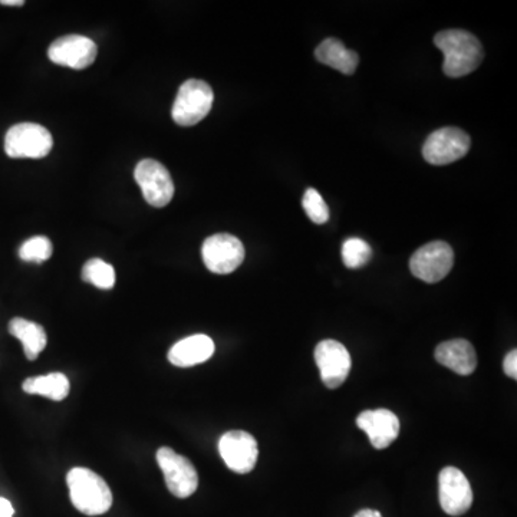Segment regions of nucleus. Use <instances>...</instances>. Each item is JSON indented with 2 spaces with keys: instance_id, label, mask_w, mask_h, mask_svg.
<instances>
[{
  "instance_id": "obj_4",
  "label": "nucleus",
  "mask_w": 517,
  "mask_h": 517,
  "mask_svg": "<svg viewBox=\"0 0 517 517\" xmlns=\"http://www.w3.org/2000/svg\"><path fill=\"white\" fill-rule=\"evenodd\" d=\"M54 138L42 125L22 123L9 128L5 151L11 158H44L51 153Z\"/></svg>"
},
{
  "instance_id": "obj_3",
  "label": "nucleus",
  "mask_w": 517,
  "mask_h": 517,
  "mask_svg": "<svg viewBox=\"0 0 517 517\" xmlns=\"http://www.w3.org/2000/svg\"><path fill=\"white\" fill-rule=\"evenodd\" d=\"M214 94L212 87L200 79H189L181 85L179 94L174 100V123L181 127H193L199 124L212 110Z\"/></svg>"
},
{
  "instance_id": "obj_26",
  "label": "nucleus",
  "mask_w": 517,
  "mask_h": 517,
  "mask_svg": "<svg viewBox=\"0 0 517 517\" xmlns=\"http://www.w3.org/2000/svg\"><path fill=\"white\" fill-rule=\"evenodd\" d=\"M354 517H383L377 510L365 509L358 512Z\"/></svg>"
},
{
  "instance_id": "obj_16",
  "label": "nucleus",
  "mask_w": 517,
  "mask_h": 517,
  "mask_svg": "<svg viewBox=\"0 0 517 517\" xmlns=\"http://www.w3.org/2000/svg\"><path fill=\"white\" fill-rule=\"evenodd\" d=\"M214 342L207 335H192L181 339L169 352V361L174 367L189 368L203 364L213 357Z\"/></svg>"
},
{
  "instance_id": "obj_12",
  "label": "nucleus",
  "mask_w": 517,
  "mask_h": 517,
  "mask_svg": "<svg viewBox=\"0 0 517 517\" xmlns=\"http://www.w3.org/2000/svg\"><path fill=\"white\" fill-rule=\"evenodd\" d=\"M440 506L447 515L461 516L473 505V490L469 480L456 467H446L439 476Z\"/></svg>"
},
{
  "instance_id": "obj_23",
  "label": "nucleus",
  "mask_w": 517,
  "mask_h": 517,
  "mask_svg": "<svg viewBox=\"0 0 517 517\" xmlns=\"http://www.w3.org/2000/svg\"><path fill=\"white\" fill-rule=\"evenodd\" d=\"M302 207H304L309 219L316 223V225H324V223L328 222L329 209L318 190H306L304 199H302Z\"/></svg>"
},
{
  "instance_id": "obj_9",
  "label": "nucleus",
  "mask_w": 517,
  "mask_h": 517,
  "mask_svg": "<svg viewBox=\"0 0 517 517\" xmlns=\"http://www.w3.org/2000/svg\"><path fill=\"white\" fill-rule=\"evenodd\" d=\"M135 181L144 199L153 207H166L174 196V183L169 170L156 160L140 161L134 171Z\"/></svg>"
},
{
  "instance_id": "obj_10",
  "label": "nucleus",
  "mask_w": 517,
  "mask_h": 517,
  "mask_svg": "<svg viewBox=\"0 0 517 517\" xmlns=\"http://www.w3.org/2000/svg\"><path fill=\"white\" fill-rule=\"evenodd\" d=\"M219 453L232 472L248 474L258 463V441L246 431H229L219 441Z\"/></svg>"
},
{
  "instance_id": "obj_25",
  "label": "nucleus",
  "mask_w": 517,
  "mask_h": 517,
  "mask_svg": "<svg viewBox=\"0 0 517 517\" xmlns=\"http://www.w3.org/2000/svg\"><path fill=\"white\" fill-rule=\"evenodd\" d=\"M15 515V509H13L12 503L8 499L0 497V517H13Z\"/></svg>"
},
{
  "instance_id": "obj_14",
  "label": "nucleus",
  "mask_w": 517,
  "mask_h": 517,
  "mask_svg": "<svg viewBox=\"0 0 517 517\" xmlns=\"http://www.w3.org/2000/svg\"><path fill=\"white\" fill-rule=\"evenodd\" d=\"M357 424L362 431L367 433L372 447L377 450L390 447L400 434V420L393 411L385 410V408L364 411L358 416Z\"/></svg>"
},
{
  "instance_id": "obj_15",
  "label": "nucleus",
  "mask_w": 517,
  "mask_h": 517,
  "mask_svg": "<svg viewBox=\"0 0 517 517\" xmlns=\"http://www.w3.org/2000/svg\"><path fill=\"white\" fill-rule=\"evenodd\" d=\"M436 360L459 375H470L477 368L476 349L466 339L443 342L436 349Z\"/></svg>"
},
{
  "instance_id": "obj_17",
  "label": "nucleus",
  "mask_w": 517,
  "mask_h": 517,
  "mask_svg": "<svg viewBox=\"0 0 517 517\" xmlns=\"http://www.w3.org/2000/svg\"><path fill=\"white\" fill-rule=\"evenodd\" d=\"M315 58L321 64L337 69L345 75H352L360 64L357 52L351 51L339 39L328 38L315 49Z\"/></svg>"
},
{
  "instance_id": "obj_1",
  "label": "nucleus",
  "mask_w": 517,
  "mask_h": 517,
  "mask_svg": "<svg viewBox=\"0 0 517 517\" xmlns=\"http://www.w3.org/2000/svg\"><path fill=\"white\" fill-rule=\"evenodd\" d=\"M434 45L443 52V71L449 78L466 77L482 64L483 46L470 32L461 29L439 32L434 36Z\"/></svg>"
},
{
  "instance_id": "obj_7",
  "label": "nucleus",
  "mask_w": 517,
  "mask_h": 517,
  "mask_svg": "<svg viewBox=\"0 0 517 517\" xmlns=\"http://www.w3.org/2000/svg\"><path fill=\"white\" fill-rule=\"evenodd\" d=\"M454 265V252L449 243H427L410 260V269L416 278L426 283L443 281Z\"/></svg>"
},
{
  "instance_id": "obj_11",
  "label": "nucleus",
  "mask_w": 517,
  "mask_h": 517,
  "mask_svg": "<svg viewBox=\"0 0 517 517\" xmlns=\"http://www.w3.org/2000/svg\"><path fill=\"white\" fill-rule=\"evenodd\" d=\"M315 361L321 378L328 388H338L347 381L352 361L348 349L341 342L325 339L315 348Z\"/></svg>"
},
{
  "instance_id": "obj_19",
  "label": "nucleus",
  "mask_w": 517,
  "mask_h": 517,
  "mask_svg": "<svg viewBox=\"0 0 517 517\" xmlns=\"http://www.w3.org/2000/svg\"><path fill=\"white\" fill-rule=\"evenodd\" d=\"M22 388L26 394L42 395L49 400L62 401L68 397L71 384H69L67 375L54 372V374L28 378Z\"/></svg>"
},
{
  "instance_id": "obj_5",
  "label": "nucleus",
  "mask_w": 517,
  "mask_h": 517,
  "mask_svg": "<svg viewBox=\"0 0 517 517\" xmlns=\"http://www.w3.org/2000/svg\"><path fill=\"white\" fill-rule=\"evenodd\" d=\"M157 463L164 474L171 495L179 499H187L196 492L199 487V474L192 461L170 447H161L157 451Z\"/></svg>"
},
{
  "instance_id": "obj_6",
  "label": "nucleus",
  "mask_w": 517,
  "mask_h": 517,
  "mask_svg": "<svg viewBox=\"0 0 517 517\" xmlns=\"http://www.w3.org/2000/svg\"><path fill=\"white\" fill-rule=\"evenodd\" d=\"M469 134L456 127L440 128L428 135L423 147V156L433 166H447L469 153Z\"/></svg>"
},
{
  "instance_id": "obj_22",
  "label": "nucleus",
  "mask_w": 517,
  "mask_h": 517,
  "mask_svg": "<svg viewBox=\"0 0 517 517\" xmlns=\"http://www.w3.org/2000/svg\"><path fill=\"white\" fill-rule=\"evenodd\" d=\"M52 243L48 237L35 236L26 240L19 249V256L25 262L42 263L52 256Z\"/></svg>"
},
{
  "instance_id": "obj_24",
  "label": "nucleus",
  "mask_w": 517,
  "mask_h": 517,
  "mask_svg": "<svg viewBox=\"0 0 517 517\" xmlns=\"http://www.w3.org/2000/svg\"><path fill=\"white\" fill-rule=\"evenodd\" d=\"M503 370H505L507 377L517 380V352L516 349L510 351L506 355L505 362H503Z\"/></svg>"
},
{
  "instance_id": "obj_18",
  "label": "nucleus",
  "mask_w": 517,
  "mask_h": 517,
  "mask_svg": "<svg viewBox=\"0 0 517 517\" xmlns=\"http://www.w3.org/2000/svg\"><path fill=\"white\" fill-rule=\"evenodd\" d=\"M9 334L21 341L23 351L29 361L36 360L48 344L45 329L28 319L13 318L9 322Z\"/></svg>"
},
{
  "instance_id": "obj_13",
  "label": "nucleus",
  "mask_w": 517,
  "mask_h": 517,
  "mask_svg": "<svg viewBox=\"0 0 517 517\" xmlns=\"http://www.w3.org/2000/svg\"><path fill=\"white\" fill-rule=\"evenodd\" d=\"M97 54V44L81 35L62 36L48 49V58L54 64L78 71L94 64Z\"/></svg>"
},
{
  "instance_id": "obj_8",
  "label": "nucleus",
  "mask_w": 517,
  "mask_h": 517,
  "mask_svg": "<svg viewBox=\"0 0 517 517\" xmlns=\"http://www.w3.org/2000/svg\"><path fill=\"white\" fill-rule=\"evenodd\" d=\"M245 246L236 236L219 233L204 240L202 256L204 265L217 275L235 272L245 260Z\"/></svg>"
},
{
  "instance_id": "obj_21",
  "label": "nucleus",
  "mask_w": 517,
  "mask_h": 517,
  "mask_svg": "<svg viewBox=\"0 0 517 517\" xmlns=\"http://www.w3.org/2000/svg\"><path fill=\"white\" fill-rule=\"evenodd\" d=\"M372 250L365 240L349 237L342 245V260L349 269H360L370 262Z\"/></svg>"
},
{
  "instance_id": "obj_20",
  "label": "nucleus",
  "mask_w": 517,
  "mask_h": 517,
  "mask_svg": "<svg viewBox=\"0 0 517 517\" xmlns=\"http://www.w3.org/2000/svg\"><path fill=\"white\" fill-rule=\"evenodd\" d=\"M82 279L85 282L91 283L95 288L113 289L115 285V270L110 263L104 262L101 259H91L85 263L82 269Z\"/></svg>"
},
{
  "instance_id": "obj_27",
  "label": "nucleus",
  "mask_w": 517,
  "mask_h": 517,
  "mask_svg": "<svg viewBox=\"0 0 517 517\" xmlns=\"http://www.w3.org/2000/svg\"><path fill=\"white\" fill-rule=\"evenodd\" d=\"M0 5L3 6H23L25 2L23 0H0Z\"/></svg>"
},
{
  "instance_id": "obj_2",
  "label": "nucleus",
  "mask_w": 517,
  "mask_h": 517,
  "mask_svg": "<svg viewBox=\"0 0 517 517\" xmlns=\"http://www.w3.org/2000/svg\"><path fill=\"white\" fill-rule=\"evenodd\" d=\"M67 483L72 505L87 516H101L113 506V493L100 474L85 467L68 473Z\"/></svg>"
}]
</instances>
